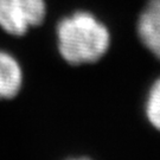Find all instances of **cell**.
Masks as SVG:
<instances>
[{
    "label": "cell",
    "mask_w": 160,
    "mask_h": 160,
    "mask_svg": "<svg viewBox=\"0 0 160 160\" xmlns=\"http://www.w3.org/2000/svg\"><path fill=\"white\" fill-rule=\"evenodd\" d=\"M58 49L71 64L96 62L108 50L110 36L107 28L87 12H77L57 26Z\"/></svg>",
    "instance_id": "1"
},
{
    "label": "cell",
    "mask_w": 160,
    "mask_h": 160,
    "mask_svg": "<svg viewBox=\"0 0 160 160\" xmlns=\"http://www.w3.org/2000/svg\"><path fill=\"white\" fill-rule=\"evenodd\" d=\"M44 17V0H0V28L12 36L25 34Z\"/></svg>",
    "instance_id": "2"
},
{
    "label": "cell",
    "mask_w": 160,
    "mask_h": 160,
    "mask_svg": "<svg viewBox=\"0 0 160 160\" xmlns=\"http://www.w3.org/2000/svg\"><path fill=\"white\" fill-rule=\"evenodd\" d=\"M139 36L146 48L160 58V0H151L140 16Z\"/></svg>",
    "instance_id": "3"
},
{
    "label": "cell",
    "mask_w": 160,
    "mask_h": 160,
    "mask_svg": "<svg viewBox=\"0 0 160 160\" xmlns=\"http://www.w3.org/2000/svg\"><path fill=\"white\" fill-rule=\"evenodd\" d=\"M23 82V74L16 58L0 50V100L17 96Z\"/></svg>",
    "instance_id": "4"
},
{
    "label": "cell",
    "mask_w": 160,
    "mask_h": 160,
    "mask_svg": "<svg viewBox=\"0 0 160 160\" xmlns=\"http://www.w3.org/2000/svg\"><path fill=\"white\" fill-rule=\"evenodd\" d=\"M146 113L149 122L160 131V78L153 84L149 92Z\"/></svg>",
    "instance_id": "5"
}]
</instances>
